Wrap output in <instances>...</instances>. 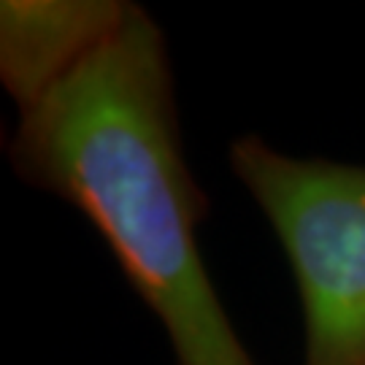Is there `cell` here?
Listing matches in <instances>:
<instances>
[{"mask_svg": "<svg viewBox=\"0 0 365 365\" xmlns=\"http://www.w3.org/2000/svg\"><path fill=\"white\" fill-rule=\"evenodd\" d=\"M14 173L103 235L179 365H255L197 244L209 200L187 165L165 33L130 3L119 25L36 103L9 141Z\"/></svg>", "mask_w": 365, "mask_h": 365, "instance_id": "obj_1", "label": "cell"}, {"mask_svg": "<svg viewBox=\"0 0 365 365\" xmlns=\"http://www.w3.org/2000/svg\"><path fill=\"white\" fill-rule=\"evenodd\" d=\"M227 165L287 255L303 365H365V168L287 155L255 133L227 146Z\"/></svg>", "mask_w": 365, "mask_h": 365, "instance_id": "obj_2", "label": "cell"}, {"mask_svg": "<svg viewBox=\"0 0 365 365\" xmlns=\"http://www.w3.org/2000/svg\"><path fill=\"white\" fill-rule=\"evenodd\" d=\"M128 0H3L0 81L22 111L119 25Z\"/></svg>", "mask_w": 365, "mask_h": 365, "instance_id": "obj_3", "label": "cell"}]
</instances>
